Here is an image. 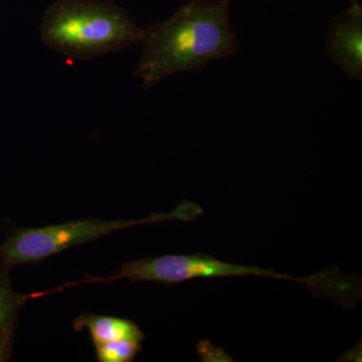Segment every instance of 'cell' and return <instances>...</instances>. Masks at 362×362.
<instances>
[{
	"label": "cell",
	"instance_id": "obj_1",
	"mask_svg": "<svg viewBox=\"0 0 362 362\" xmlns=\"http://www.w3.org/2000/svg\"><path fill=\"white\" fill-rule=\"evenodd\" d=\"M230 2L189 0L166 20L143 28L141 52L133 70L143 89L237 54L240 42Z\"/></svg>",
	"mask_w": 362,
	"mask_h": 362
},
{
	"label": "cell",
	"instance_id": "obj_2",
	"mask_svg": "<svg viewBox=\"0 0 362 362\" xmlns=\"http://www.w3.org/2000/svg\"><path fill=\"white\" fill-rule=\"evenodd\" d=\"M143 28L112 0H54L40 26L42 44L71 61H87L139 45Z\"/></svg>",
	"mask_w": 362,
	"mask_h": 362
},
{
	"label": "cell",
	"instance_id": "obj_3",
	"mask_svg": "<svg viewBox=\"0 0 362 362\" xmlns=\"http://www.w3.org/2000/svg\"><path fill=\"white\" fill-rule=\"evenodd\" d=\"M259 276L295 281L307 288L314 296L328 298L345 308L356 306L361 299V279L346 277L339 269H327L310 277H293L274 270L256 266H243L226 263L206 254L168 255L156 258H142L124 262L115 275L99 277L100 283L129 280L133 284L156 282L166 286L180 284L192 279H211Z\"/></svg>",
	"mask_w": 362,
	"mask_h": 362
},
{
	"label": "cell",
	"instance_id": "obj_4",
	"mask_svg": "<svg viewBox=\"0 0 362 362\" xmlns=\"http://www.w3.org/2000/svg\"><path fill=\"white\" fill-rule=\"evenodd\" d=\"M202 213L199 204L185 201L169 213L153 214L141 220L84 218L42 228H13L0 244V267L11 271L14 267L39 263L71 247L94 242L118 230L169 221H189Z\"/></svg>",
	"mask_w": 362,
	"mask_h": 362
},
{
	"label": "cell",
	"instance_id": "obj_5",
	"mask_svg": "<svg viewBox=\"0 0 362 362\" xmlns=\"http://www.w3.org/2000/svg\"><path fill=\"white\" fill-rule=\"evenodd\" d=\"M325 52L347 77L362 80V6L358 2H352L331 21Z\"/></svg>",
	"mask_w": 362,
	"mask_h": 362
},
{
	"label": "cell",
	"instance_id": "obj_6",
	"mask_svg": "<svg viewBox=\"0 0 362 362\" xmlns=\"http://www.w3.org/2000/svg\"><path fill=\"white\" fill-rule=\"evenodd\" d=\"M73 328L76 331L89 330L93 342L133 340L142 343L145 340L144 332L137 324L118 317L85 313L74 320Z\"/></svg>",
	"mask_w": 362,
	"mask_h": 362
},
{
	"label": "cell",
	"instance_id": "obj_7",
	"mask_svg": "<svg viewBox=\"0 0 362 362\" xmlns=\"http://www.w3.org/2000/svg\"><path fill=\"white\" fill-rule=\"evenodd\" d=\"M32 294L14 291L11 287L9 271L0 267V325L18 324V314Z\"/></svg>",
	"mask_w": 362,
	"mask_h": 362
},
{
	"label": "cell",
	"instance_id": "obj_8",
	"mask_svg": "<svg viewBox=\"0 0 362 362\" xmlns=\"http://www.w3.org/2000/svg\"><path fill=\"white\" fill-rule=\"evenodd\" d=\"M94 345L100 362H131L142 349L141 342L133 340L94 342Z\"/></svg>",
	"mask_w": 362,
	"mask_h": 362
},
{
	"label": "cell",
	"instance_id": "obj_9",
	"mask_svg": "<svg viewBox=\"0 0 362 362\" xmlns=\"http://www.w3.org/2000/svg\"><path fill=\"white\" fill-rule=\"evenodd\" d=\"M16 329L18 324L0 325V362L9 361L13 357Z\"/></svg>",
	"mask_w": 362,
	"mask_h": 362
}]
</instances>
